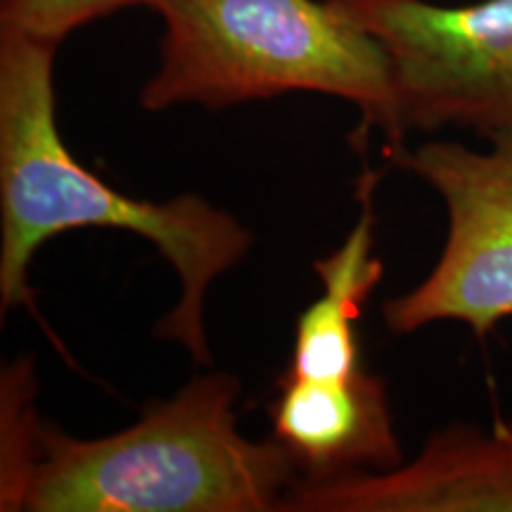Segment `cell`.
<instances>
[{
  "mask_svg": "<svg viewBox=\"0 0 512 512\" xmlns=\"http://www.w3.org/2000/svg\"><path fill=\"white\" fill-rule=\"evenodd\" d=\"M38 415L34 413V370L15 363L3 373V456H0V510H22L36 458Z\"/></svg>",
  "mask_w": 512,
  "mask_h": 512,
  "instance_id": "cell-9",
  "label": "cell"
},
{
  "mask_svg": "<svg viewBox=\"0 0 512 512\" xmlns=\"http://www.w3.org/2000/svg\"><path fill=\"white\" fill-rule=\"evenodd\" d=\"M387 50L403 131H512V0H330Z\"/></svg>",
  "mask_w": 512,
  "mask_h": 512,
  "instance_id": "cell-4",
  "label": "cell"
},
{
  "mask_svg": "<svg viewBox=\"0 0 512 512\" xmlns=\"http://www.w3.org/2000/svg\"><path fill=\"white\" fill-rule=\"evenodd\" d=\"M396 162L441 197L448 230L425 280L384 302V325L411 335L453 320L486 337L512 318V131L489 138L486 150L432 140L399 150Z\"/></svg>",
  "mask_w": 512,
  "mask_h": 512,
  "instance_id": "cell-5",
  "label": "cell"
},
{
  "mask_svg": "<svg viewBox=\"0 0 512 512\" xmlns=\"http://www.w3.org/2000/svg\"><path fill=\"white\" fill-rule=\"evenodd\" d=\"M162 22L157 72L140 107L226 110L285 93L347 100L401 150L403 131L387 50L330 0H145Z\"/></svg>",
  "mask_w": 512,
  "mask_h": 512,
  "instance_id": "cell-3",
  "label": "cell"
},
{
  "mask_svg": "<svg viewBox=\"0 0 512 512\" xmlns=\"http://www.w3.org/2000/svg\"><path fill=\"white\" fill-rule=\"evenodd\" d=\"M268 413L273 437L302 479L387 472L403 463L387 387L366 368L342 380L280 375Z\"/></svg>",
  "mask_w": 512,
  "mask_h": 512,
  "instance_id": "cell-7",
  "label": "cell"
},
{
  "mask_svg": "<svg viewBox=\"0 0 512 512\" xmlns=\"http://www.w3.org/2000/svg\"><path fill=\"white\" fill-rule=\"evenodd\" d=\"M133 5H145V0H0V29L60 48L76 29Z\"/></svg>",
  "mask_w": 512,
  "mask_h": 512,
  "instance_id": "cell-10",
  "label": "cell"
},
{
  "mask_svg": "<svg viewBox=\"0 0 512 512\" xmlns=\"http://www.w3.org/2000/svg\"><path fill=\"white\" fill-rule=\"evenodd\" d=\"M55 53L53 43L0 29V309L31 304L29 268L43 242L74 228L126 230L152 242L181 283L157 337L207 366V290L245 259L254 235L200 195L136 200L74 159L57 128Z\"/></svg>",
  "mask_w": 512,
  "mask_h": 512,
  "instance_id": "cell-1",
  "label": "cell"
},
{
  "mask_svg": "<svg viewBox=\"0 0 512 512\" xmlns=\"http://www.w3.org/2000/svg\"><path fill=\"white\" fill-rule=\"evenodd\" d=\"M283 510L512 512V418L444 427L394 470L299 479Z\"/></svg>",
  "mask_w": 512,
  "mask_h": 512,
  "instance_id": "cell-6",
  "label": "cell"
},
{
  "mask_svg": "<svg viewBox=\"0 0 512 512\" xmlns=\"http://www.w3.org/2000/svg\"><path fill=\"white\" fill-rule=\"evenodd\" d=\"M375 181L373 171L361 178V216L342 247L313 264L323 294L297 318L292 358L283 375L342 380L363 368L356 323L384 271L373 254Z\"/></svg>",
  "mask_w": 512,
  "mask_h": 512,
  "instance_id": "cell-8",
  "label": "cell"
},
{
  "mask_svg": "<svg viewBox=\"0 0 512 512\" xmlns=\"http://www.w3.org/2000/svg\"><path fill=\"white\" fill-rule=\"evenodd\" d=\"M238 396L233 375L207 373L107 437L76 439L41 422L22 510H283L302 472L275 437H242Z\"/></svg>",
  "mask_w": 512,
  "mask_h": 512,
  "instance_id": "cell-2",
  "label": "cell"
}]
</instances>
